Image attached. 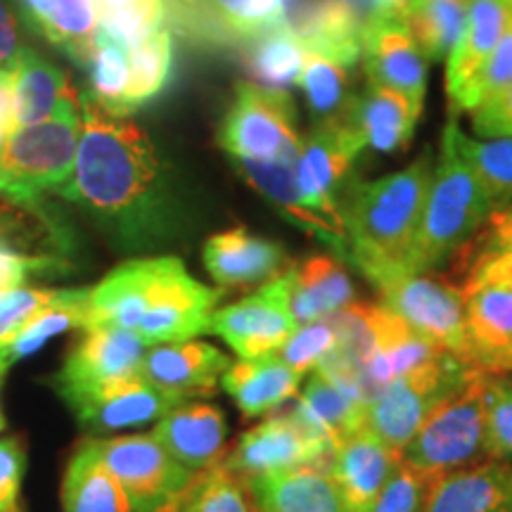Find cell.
<instances>
[{
	"instance_id": "1",
	"label": "cell",
	"mask_w": 512,
	"mask_h": 512,
	"mask_svg": "<svg viewBox=\"0 0 512 512\" xmlns=\"http://www.w3.org/2000/svg\"><path fill=\"white\" fill-rule=\"evenodd\" d=\"M81 145L60 190L119 252L147 256L176 235L181 207L155 143L124 117L81 95Z\"/></svg>"
},
{
	"instance_id": "2",
	"label": "cell",
	"mask_w": 512,
	"mask_h": 512,
	"mask_svg": "<svg viewBox=\"0 0 512 512\" xmlns=\"http://www.w3.org/2000/svg\"><path fill=\"white\" fill-rule=\"evenodd\" d=\"M223 290L200 283L178 256H133L88 294V328H121L147 347L207 335Z\"/></svg>"
},
{
	"instance_id": "3",
	"label": "cell",
	"mask_w": 512,
	"mask_h": 512,
	"mask_svg": "<svg viewBox=\"0 0 512 512\" xmlns=\"http://www.w3.org/2000/svg\"><path fill=\"white\" fill-rule=\"evenodd\" d=\"M432 174V155L425 152L403 171L351 190L342 214L349 233V259L358 268L370 264L406 268L418 238Z\"/></svg>"
},
{
	"instance_id": "4",
	"label": "cell",
	"mask_w": 512,
	"mask_h": 512,
	"mask_svg": "<svg viewBox=\"0 0 512 512\" xmlns=\"http://www.w3.org/2000/svg\"><path fill=\"white\" fill-rule=\"evenodd\" d=\"M491 216L489 197L470 164L444 128L439 159L427 190L418 238L406 261V271L432 273L460 252Z\"/></svg>"
},
{
	"instance_id": "5",
	"label": "cell",
	"mask_w": 512,
	"mask_h": 512,
	"mask_svg": "<svg viewBox=\"0 0 512 512\" xmlns=\"http://www.w3.org/2000/svg\"><path fill=\"white\" fill-rule=\"evenodd\" d=\"M81 107L12 131L0 147V195L36 202L72 181L81 145Z\"/></svg>"
},
{
	"instance_id": "6",
	"label": "cell",
	"mask_w": 512,
	"mask_h": 512,
	"mask_svg": "<svg viewBox=\"0 0 512 512\" xmlns=\"http://www.w3.org/2000/svg\"><path fill=\"white\" fill-rule=\"evenodd\" d=\"M486 373H472L463 387L439 403L413 434L401 460L427 477L486 460Z\"/></svg>"
},
{
	"instance_id": "7",
	"label": "cell",
	"mask_w": 512,
	"mask_h": 512,
	"mask_svg": "<svg viewBox=\"0 0 512 512\" xmlns=\"http://www.w3.org/2000/svg\"><path fill=\"white\" fill-rule=\"evenodd\" d=\"M467 363L486 375L512 373V252L475 256L458 287Z\"/></svg>"
},
{
	"instance_id": "8",
	"label": "cell",
	"mask_w": 512,
	"mask_h": 512,
	"mask_svg": "<svg viewBox=\"0 0 512 512\" xmlns=\"http://www.w3.org/2000/svg\"><path fill=\"white\" fill-rule=\"evenodd\" d=\"M361 273L403 323L430 339L434 347L467 363L465 311L458 287L439 283L430 273H411L389 264L361 266Z\"/></svg>"
},
{
	"instance_id": "9",
	"label": "cell",
	"mask_w": 512,
	"mask_h": 512,
	"mask_svg": "<svg viewBox=\"0 0 512 512\" xmlns=\"http://www.w3.org/2000/svg\"><path fill=\"white\" fill-rule=\"evenodd\" d=\"M219 143L233 159L294 164L302 150V136L290 93L240 81L223 117Z\"/></svg>"
},
{
	"instance_id": "10",
	"label": "cell",
	"mask_w": 512,
	"mask_h": 512,
	"mask_svg": "<svg viewBox=\"0 0 512 512\" xmlns=\"http://www.w3.org/2000/svg\"><path fill=\"white\" fill-rule=\"evenodd\" d=\"M475 368L460 358L441 351L411 373L384 384L380 394L368 403L366 425L394 451H403L441 401L470 380Z\"/></svg>"
},
{
	"instance_id": "11",
	"label": "cell",
	"mask_w": 512,
	"mask_h": 512,
	"mask_svg": "<svg viewBox=\"0 0 512 512\" xmlns=\"http://www.w3.org/2000/svg\"><path fill=\"white\" fill-rule=\"evenodd\" d=\"M366 150L361 138L342 117L320 121L309 136L302 138V150L294 159V181L311 214L328 228L335 252L349 256V233L344 214L337 204V188L354 166V159Z\"/></svg>"
},
{
	"instance_id": "12",
	"label": "cell",
	"mask_w": 512,
	"mask_h": 512,
	"mask_svg": "<svg viewBox=\"0 0 512 512\" xmlns=\"http://www.w3.org/2000/svg\"><path fill=\"white\" fill-rule=\"evenodd\" d=\"M292 268L266 280L238 304L216 309L207 335L221 337L238 358L275 354L299 328L290 309Z\"/></svg>"
},
{
	"instance_id": "13",
	"label": "cell",
	"mask_w": 512,
	"mask_h": 512,
	"mask_svg": "<svg viewBox=\"0 0 512 512\" xmlns=\"http://www.w3.org/2000/svg\"><path fill=\"white\" fill-rule=\"evenodd\" d=\"M98 441L102 458L124 486L133 512H166L197 477L171 458L152 434Z\"/></svg>"
},
{
	"instance_id": "14",
	"label": "cell",
	"mask_w": 512,
	"mask_h": 512,
	"mask_svg": "<svg viewBox=\"0 0 512 512\" xmlns=\"http://www.w3.org/2000/svg\"><path fill=\"white\" fill-rule=\"evenodd\" d=\"M332 451L335 448L328 439L313 432L290 411L275 413L247 430L223 463L245 482H252L299 465L330 467Z\"/></svg>"
},
{
	"instance_id": "15",
	"label": "cell",
	"mask_w": 512,
	"mask_h": 512,
	"mask_svg": "<svg viewBox=\"0 0 512 512\" xmlns=\"http://www.w3.org/2000/svg\"><path fill=\"white\" fill-rule=\"evenodd\" d=\"M147 344L121 328H88L69 351L64 366L50 377V384L64 401L72 403L107 384L138 377Z\"/></svg>"
},
{
	"instance_id": "16",
	"label": "cell",
	"mask_w": 512,
	"mask_h": 512,
	"mask_svg": "<svg viewBox=\"0 0 512 512\" xmlns=\"http://www.w3.org/2000/svg\"><path fill=\"white\" fill-rule=\"evenodd\" d=\"M361 62L368 81L382 83L406 95L415 105H425L427 57L415 41L406 17L399 12L366 17L361 41Z\"/></svg>"
},
{
	"instance_id": "17",
	"label": "cell",
	"mask_w": 512,
	"mask_h": 512,
	"mask_svg": "<svg viewBox=\"0 0 512 512\" xmlns=\"http://www.w3.org/2000/svg\"><path fill=\"white\" fill-rule=\"evenodd\" d=\"M185 401L188 399L155 387L138 375L95 389V392L79 396L67 406L88 430L112 432L121 430V427L143 425L150 420H162L166 413L174 411Z\"/></svg>"
},
{
	"instance_id": "18",
	"label": "cell",
	"mask_w": 512,
	"mask_h": 512,
	"mask_svg": "<svg viewBox=\"0 0 512 512\" xmlns=\"http://www.w3.org/2000/svg\"><path fill=\"white\" fill-rule=\"evenodd\" d=\"M399 463L401 453L375 437L368 425L339 441L328 470L344 498L347 512L373 510Z\"/></svg>"
},
{
	"instance_id": "19",
	"label": "cell",
	"mask_w": 512,
	"mask_h": 512,
	"mask_svg": "<svg viewBox=\"0 0 512 512\" xmlns=\"http://www.w3.org/2000/svg\"><path fill=\"white\" fill-rule=\"evenodd\" d=\"M152 437L192 475L214 470L226 460L228 425L223 413L211 403H181L157 422Z\"/></svg>"
},
{
	"instance_id": "20",
	"label": "cell",
	"mask_w": 512,
	"mask_h": 512,
	"mask_svg": "<svg viewBox=\"0 0 512 512\" xmlns=\"http://www.w3.org/2000/svg\"><path fill=\"white\" fill-rule=\"evenodd\" d=\"M230 363L233 361L209 342H164L147 347L140 377L183 399H195L216 392Z\"/></svg>"
},
{
	"instance_id": "21",
	"label": "cell",
	"mask_w": 512,
	"mask_h": 512,
	"mask_svg": "<svg viewBox=\"0 0 512 512\" xmlns=\"http://www.w3.org/2000/svg\"><path fill=\"white\" fill-rule=\"evenodd\" d=\"M368 325L370 349L363 361V380H366L370 401L380 394L384 384L411 373L441 354V349L434 347L430 339L403 323L384 304H368Z\"/></svg>"
},
{
	"instance_id": "22",
	"label": "cell",
	"mask_w": 512,
	"mask_h": 512,
	"mask_svg": "<svg viewBox=\"0 0 512 512\" xmlns=\"http://www.w3.org/2000/svg\"><path fill=\"white\" fill-rule=\"evenodd\" d=\"M420 512H512V463L484 460L430 477Z\"/></svg>"
},
{
	"instance_id": "23",
	"label": "cell",
	"mask_w": 512,
	"mask_h": 512,
	"mask_svg": "<svg viewBox=\"0 0 512 512\" xmlns=\"http://www.w3.org/2000/svg\"><path fill=\"white\" fill-rule=\"evenodd\" d=\"M422 107L415 105L399 91L368 81L363 93L349 100L342 119L351 126V131L361 138L363 147L389 152L403 150L411 143L415 124H418Z\"/></svg>"
},
{
	"instance_id": "24",
	"label": "cell",
	"mask_w": 512,
	"mask_h": 512,
	"mask_svg": "<svg viewBox=\"0 0 512 512\" xmlns=\"http://www.w3.org/2000/svg\"><path fill=\"white\" fill-rule=\"evenodd\" d=\"M204 266L221 290L266 283L285 271L287 256L275 242L252 235L245 228L211 235L202 252Z\"/></svg>"
},
{
	"instance_id": "25",
	"label": "cell",
	"mask_w": 512,
	"mask_h": 512,
	"mask_svg": "<svg viewBox=\"0 0 512 512\" xmlns=\"http://www.w3.org/2000/svg\"><path fill=\"white\" fill-rule=\"evenodd\" d=\"M10 88L17 128L81 107V95H76L67 74L31 48L22 50L15 69L10 72Z\"/></svg>"
},
{
	"instance_id": "26",
	"label": "cell",
	"mask_w": 512,
	"mask_h": 512,
	"mask_svg": "<svg viewBox=\"0 0 512 512\" xmlns=\"http://www.w3.org/2000/svg\"><path fill=\"white\" fill-rule=\"evenodd\" d=\"M261 512H347L325 465H299L247 482Z\"/></svg>"
},
{
	"instance_id": "27",
	"label": "cell",
	"mask_w": 512,
	"mask_h": 512,
	"mask_svg": "<svg viewBox=\"0 0 512 512\" xmlns=\"http://www.w3.org/2000/svg\"><path fill=\"white\" fill-rule=\"evenodd\" d=\"M221 387L245 418H259L297 396L302 375L294 373L278 354L240 358L223 373Z\"/></svg>"
},
{
	"instance_id": "28",
	"label": "cell",
	"mask_w": 512,
	"mask_h": 512,
	"mask_svg": "<svg viewBox=\"0 0 512 512\" xmlns=\"http://www.w3.org/2000/svg\"><path fill=\"white\" fill-rule=\"evenodd\" d=\"M512 24V0H470L458 46L446 60L448 102L463 91Z\"/></svg>"
},
{
	"instance_id": "29",
	"label": "cell",
	"mask_w": 512,
	"mask_h": 512,
	"mask_svg": "<svg viewBox=\"0 0 512 512\" xmlns=\"http://www.w3.org/2000/svg\"><path fill=\"white\" fill-rule=\"evenodd\" d=\"M15 5L31 31L86 67L100 31L91 0H15Z\"/></svg>"
},
{
	"instance_id": "30",
	"label": "cell",
	"mask_w": 512,
	"mask_h": 512,
	"mask_svg": "<svg viewBox=\"0 0 512 512\" xmlns=\"http://www.w3.org/2000/svg\"><path fill=\"white\" fill-rule=\"evenodd\" d=\"M64 512H133L124 486L100 453L98 439L76 446L62 479Z\"/></svg>"
},
{
	"instance_id": "31",
	"label": "cell",
	"mask_w": 512,
	"mask_h": 512,
	"mask_svg": "<svg viewBox=\"0 0 512 512\" xmlns=\"http://www.w3.org/2000/svg\"><path fill=\"white\" fill-rule=\"evenodd\" d=\"M356 292L349 273L330 256H309L292 266L290 309L297 325L313 323L354 304Z\"/></svg>"
},
{
	"instance_id": "32",
	"label": "cell",
	"mask_w": 512,
	"mask_h": 512,
	"mask_svg": "<svg viewBox=\"0 0 512 512\" xmlns=\"http://www.w3.org/2000/svg\"><path fill=\"white\" fill-rule=\"evenodd\" d=\"M366 17L356 0H313L294 29L306 50L344 57L358 64Z\"/></svg>"
},
{
	"instance_id": "33",
	"label": "cell",
	"mask_w": 512,
	"mask_h": 512,
	"mask_svg": "<svg viewBox=\"0 0 512 512\" xmlns=\"http://www.w3.org/2000/svg\"><path fill=\"white\" fill-rule=\"evenodd\" d=\"M174 72V36L169 27H159L128 46L126 117L145 107L164 91Z\"/></svg>"
},
{
	"instance_id": "34",
	"label": "cell",
	"mask_w": 512,
	"mask_h": 512,
	"mask_svg": "<svg viewBox=\"0 0 512 512\" xmlns=\"http://www.w3.org/2000/svg\"><path fill=\"white\" fill-rule=\"evenodd\" d=\"M233 162L235 169L240 171V176L245 178L256 192H261L285 219H290L294 226L316 235L318 240H323L325 245L335 249V242H332L328 228L311 214V209L306 207L302 195H299L292 164L254 162V159H233Z\"/></svg>"
},
{
	"instance_id": "35",
	"label": "cell",
	"mask_w": 512,
	"mask_h": 512,
	"mask_svg": "<svg viewBox=\"0 0 512 512\" xmlns=\"http://www.w3.org/2000/svg\"><path fill=\"white\" fill-rule=\"evenodd\" d=\"M88 294H91V290H74L72 297L41 311L27 325L12 332L10 337L0 339V377L8 373L15 363L22 361V358L46 347L50 337L76 328L83 330V325H86Z\"/></svg>"
},
{
	"instance_id": "36",
	"label": "cell",
	"mask_w": 512,
	"mask_h": 512,
	"mask_svg": "<svg viewBox=\"0 0 512 512\" xmlns=\"http://www.w3.org/2000/svg\"><path fill=\"white\" fill-rule=\"evenodd\" d=\"M446 126L460 155L475 169L489 197L491 214L512 204V136L470 138L456 119L448 121Z\"/></svg>"
},
{
	"instance_id": "37",
	"label": "cell",
	"mask_w": 512,
	"mask_h": 512,
	"mask_svg": "<svg viewBox=\"0 0 512 512\" xmlns=\"http://www.w3.org/2000/svg\"><path fill=\"white\" fill-rule=\"evenodd\" d=\"M470 0H408L406 17L427 62H444L463 36Z\"/></svg>"
},
{
	"instance_id": "38",
	"label": "cell",
	"mask_w": 512,
	"mask_h": 512,
	"mask_svg": "<svg viewBox=\"0 0 512 512\" xmlns=\"http://www.w3.org/2000/svg\"><path fill=\"white\" fill-rule=\"evenodd\" d=\"M356 64L344 57L306 50L297 86L304 91L309 112L320 121L342 117L351 100V72Z\"/></svg>"
},
{
	"instance_id": "39",
	"label": "cell",
	"mask_w": 512,
	"mask_h": 512,
	"mask_svg": "<svg viewBox=\"0 0 512 512\" xmlns=\"http://www.w3.org/2000/svg\"><path fill=\"white\" fill-rule=\"evenodd\" d=\"M304 60L306 46L302 36L297 34L294 24L283 22L252 41V53L247 62L249 72L261 86L287 91L290 86H297Z\"/></svg>"
},
{
	"instance_id": "40",
	"label": "cell",
	"mask_w": 512,
	"mask_h": 512,
	"mask_svg": "<svg viewBox=\"0 0 512 512\" xmlns=\"http://www.w3.org/2000/svg\"><path fill=\"white\" fill-rule=\"evenodd\" d=\"M166 512H259L247 482L226 463L202 472Z\"/></svg>"
},
{
	"instance_id": "41",
	"label": "cell",
	"mask_w": 512,
	"mask_h": 512,
	"mask_svg": "<svg viewBox=\"0 0 512 512\" xmlns=\"http://www.w3.org/2000/svg\"><path fill=\"white\" fill-rule=\"evenodd\" d=\"M91 91L86 95L95 105L112 117L126 119V88H128V46L117 38L98 31L93 55L86 62Z\"/></svg>"
},
{
	"instance_id": "42",
	"label": "cell",
	"mask_w": 512,
	"mask_h": 512,
	"mask_svg": "<svg viewBox=\"0 0 512 512\" xmlns=\"http://www.w3.org/2000/svg\"><path fill=\"white\" fill-rule=\"evenodd\" d=\"M60 245V228L36 202H19L0 195V249L31 254V249H48Z\"/></svg>"
},
{
	"instance_id": "43",
	"label": "cell",
	"mask_w": 512,
	"mask_h": 512,
	"mask_svg": "<svg viewBox=\"0 0 512 512\" xmlns=\"http://www.w3.org/2000/svg\"><path fill=\"white\" fill-rule=\"evenodd\" d=\"M91 10L102 34L131 46L164 27L166 0H91Z\"/></svg>"
},
{
	"instance_id": "44",
	"label": "cell",
	"mask_w": 512,
	"mask_h": 512,
	"mask_svg": "<svg viewBox=\"0 0 512 512\" xmlns=\"http://www.w3.org/2000/svg\"><path fill=\"white\" fill-rule=\"evenodd\" d=\"M287 3L290 0H202L211 19L223 31L249 43L287 22Z\"/></svg>"
},
{
	"instance_id": "45",
	"label": "cell",
	"mask_w": 512,
	"mask_h": 512,
	"mask_svg": "<svg viewBox=\"0 0 512 512\" xmlns=\"http://www.w3.org/2000/svg\"><path fill=\"white\" fill-rule=\"evenodd\" d=\"M512 86V24L505 31L501 41L482 69L472 76L470 83L451 100L453 110L475 112L479 107L501 95L505 88Z\"/></svg>"
},
{
	"instance_id": "46",
	"label": "cell",
	"mask_w": 512,
	"mask_h": 512,
	"mask_svg": "<svg viewBox=\"0 0 512 512\" xmlns=\"http://www.w3.org/2000/svg\"><path fill=\"white\" fill-rule=\"evenodd\" d=\"M337 344L339 337L335 323H332V318H323L299 325L275 354L283 358L294 373L304 377L306 373H313L318 366H323L337 351Z\"/></svg>"
},
{
	"instance_id": "47",
	"label": "cell",
	"mask_w": 512,
	"mask_h": 512,
	"mask_svg": "<svg viewBox=\"0 0 512 512\" xmlns=\"http://www.w3.org/2000/svg\"><path fill=\"white\" fill-rule=\"evenodd\" d=\"M486 460L512 463V380L486 377Z\"/></svg>"
},
{
	"instance_id": "48",
	"label": "cell",
	"mask_w": 512,
	"mask_h": 512,
	"mask_svg": "<svg viewBox=\"0 0 512 512\" xmlns=\"http://www.w3.org/2000/svg\"><path fill=\"white\" fill-rule=\"evenodd\" d=\"M74 290H50V287H12L0 290V339L10 337L31 318L50 306L72 297Z\"/></svg>"
},
{
	"instance_id": "49",
	"label": "cell",
	"mask_w": 512,
	"mask_h": 512,
	"mask_svg": "<svg viewBox=\"0 0 512 512\" xmlns=\"http://www.w3.org/2000/svg\"><path fill=\"white\" fill-rule=\"evenodd\" d=\"M430 477L401 460L370 512H420Z\"/></svg>"
},
{
	"instance_id": "50",
	"label": "cell",
	"mask_w": 512,
	"mask_h": 512,
	"mask_svg": "<svg viewBox=\"0 0 512 512\" xmlns=\"http://www.w3.org/2000/svg\"><path fill=\"white\" fill-rule=\"evenodd\" d=\"M67 264L53 254H22L0 249V290H12V287H24L31 278L38 275H57Z\"/></svg>"
},
{
	"instance_id": "51",
	"label": "cell",
	"mask_w": 512,
	"mask_h": 512,
	"mask_svg": "<svg viewBox=\"0 0 512 512\" xmlns=\"http://www.w3.org/2000/svg\"><path fill=\"white\" fill-rule=\"evenodd\" d=\"M27 453L17 437L0 439V510H19Z\"/></svg>"
},
{
	"instance_id": "52",
	"label": "cell",
	"mask_w": 512,
	"mask_h": 512,
	"mask_svg": "<svg viewBox=\"0 0 512 512\" xmlns=\"http://www.w3.org/2000/svg\"><path fill=\"white\" fill-rule=\"evenodd\" d=\"M477 138L512 136V86L472 112Z\"/></svg>"
},
{
	"instance_id": "53",
	"label": "cell",
	"mask_w": 512,
	"mask_h": 512,
	"mask_svg": "<svg viewBox=\"0 0 512 512\" xmlns=\"http://www.w3.org/2000/svg\"><path fill=\"white\" fill-rule=\"evenodd\" d=\"M477 235L479 240L477 249L472 252V259L484 254L512 252V204H508L505 209L494 211Z\"/></svg>"
},
{
	"instance_id": "54",
	"label": "cell",
	"mask_w": 512,
	"mask_h": 512,
	"mask_svg": "<svg viewBox=\"0 0 512 512\" xmlns=\"http://www.w3.org/2000/svg\"><path fill=\"white\" fill-rule=\"evenodd\" d=\"M24 48L15 0H0V69L12 72Z\"/></svg>"
},
{
	"instance_id": "55",
	"label": "cell",
	"mask_w": 512,
	"mask_h": 512,
	"mask_svg": "<svg viewBox=\"0 0 512 512\" xmlns=\"http://www.w3.org/2000/svg\"><path fill=\"white\" fill-rule=\"evenodd\" d=\"M358 8H363L370 15H384V12H406L408 0H356Z\"/></svg>"
},
{
	"instance_id": "56",
	"label": "cell",
	"mask_w": 512,
	"mask_h": 512,
	"mask_svg": "<svg viewBox=\"0 0 512 512\" xmlns=\"http://www.w3.org/2000/svg\"><path fill=\"white\" fill-rule=\"evenodd\" d=\"M10 136V131H8V126H5V121L0 119V147H3V143H5V138Z\"/></svg>"
},
{
	"instance_id": "57",
	"label": "cell",
	"mask_w": 512,
	"mask_h": 512,
	"mask_svg": "<svg viewBox=\"0 0 512 512\" xmlns=\"http://www.w3.org/2000/svg\"><path fill=\"white\" fill-rule=\"evenodd\" d=\"M8 79H10V72L0 69V88H3V83H8Z\"/></svg>"
},
{
	"instance_id": "58",
	"label": "cell",
	"mask_w": 512,
	"mask_h": 512,
	"mask_svg": "<svg viewBox=\"0 0 512 512\" xmlns=\"http://www.w3.org/2000/svg\"><path fill=\"white\" fill-rule=\"evenodd\" d=\"M5 427V420H3V411H0V430H3Z\"/></svg>"
},
{
	"instance_id": "59",
	"label": "cell",
	"mask_w": 512,
	"mask_h": 512,
	"mask_svg": "<svg viewBox=\"0 0 512 512\" xmlns=\"http://www.w3.org/2000/svg\"><path fill=\"white\" fill-rule=\"evenodd\" d=\"M0 512H19V510H0Z\"/></svg>"
},
{
	"instance_id": "60",
	"label": "cell",
	"mask_w": 512,
	"mask_h": 512,
	"mask_svg": "<svg viewBox=\"0 0 512 512\" xmlns=\"http://www.w3.org/2000/svg\"><path fill=\"white\" fill-rule=\"evenodd\" d=\"M259 512H261V510H259Z\"/></svg>"
}]
</instances>
